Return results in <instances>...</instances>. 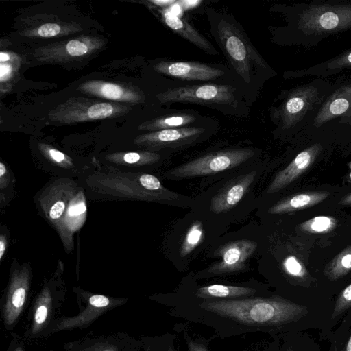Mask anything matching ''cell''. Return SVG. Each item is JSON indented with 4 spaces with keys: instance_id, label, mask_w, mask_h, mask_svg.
<instances>
[{
    "instance_id": "cell-18",
    "label": "cell",
    "mask_w": 351,
    "mask_h": 351,
    "mask_svg": "<svg viewBox=\"0 0 351 351\" xmlns=\"http://www.w3.org/2000/svg\"><path fill=\"white\" fill-rule=\"evenodd\" d=\"M351 270V245L341 252L327 267L326 275L336 280Z\"/></svg>"
},
{
    "instance_id": "cell-19",
    "label": "cell",
    "mask_w": 351,
    "mask_h": 351,
    "mask_svg": "<svg viewBox=\"0 0 351 351\" xmlns=\"http://www.w3.org/2000/svg\"><path fill=\"white\" fill-rule=\"evenodd\" d=\"M196 118L189 114H170L152 121L147 128L160 130L183 128L195 121Z\"/></svg>"
},
{
    "instance_id": "cell-7",
    "label": "cell",
    "mask_w": 351,
    "mask_h": 351,
    "mask_svg": "<svg viewBox=\"0 0 351 351\" xmlns=\"http://www.w3.org/2000/svg\"><path fill=\"white\" fill-rule=\"evenodd\" d=\"M162 103L185 102L236 106L235 89L229 85L206 84L172 88L158 96Z\"/></svg>"
},
{
    "instance_id": "cell-20",
    "label": "cell",
    "mask_w": 351,
    "mask_h": 351,
    "mask_svg": "<svg viewBox=\"0 0 351 351\" xmlns=\"http://www.w3.org/2000/svg\"><path fill=\"white\" fill-rule=\"evenodd\" d=\"M204 236L202 223L194 221L189 228L180 250L182 257L190 254L202 241Z\"/></svg>"
},
{
    "instance_id": "cell-12",
    "label": "cell",
    "mask_w": 351,
    "mask_h": 351,
    "mask_svg": "<svg viewBox=\"0 0 351 351\" xmlns=\"http://www.w3.org/2000/svg\"><path fill=\"white\" fill-rule=\"evenodd\" d=\"M351 69V47L339 55L317 64L303 69L289 71L285 73L286 78H300L314 77L327 79V77Z\"/></svg>"
},
{
    "instance_id": "cell-38",
    "label": "cell",
    "mask_w": 351,
    "mask_h": 351,
    "mask_svg": "<svg viewBox=\"0 0 351 351\" xmlns=\"http://www.w3.org/2000/svg\"><path fill=\"white\" fill-rule=\"evenodd\" d=\"M5 250V242L3 236L1 237L0 241V259H1Z\"/></svg>"
},
{
    "instance_id": "cell-36",
    "label": "cell",
    "mask_w": 351,
    "mask_h": 351,
    "mask_svg": "<svg viewBox=\"0 0 351 351\" xmlns=\"http://www.w3.org/2000/svg\"><path fill=\"white\" fill-rule=\"evenodd\" d=\"M49 153L53 159L57 162H61L64 159V154L58 150L51 149Z\"/></svg>"
},
{
    "instance_id": "cell-37",
    "label": "cell",
    "mask_w": 351,
    "mask_h": 351,
    "mask_svg": "<svg viewBox=\"0 0 351 351\" xmlns=\"http://www.w3.org/2000/svg\"><path fill=\"white\" fill-rule=\"evenodd\" d=\"M339 204L341 205H351V193L344 196L340 201Z\"/></svg>"
},
{
    "instance_id": "cell-40",
    "label": "cell",
    "mask_w": 351,
    "mask_h": 351,
    "mask_svg": "<svg viewBox=\"0 0 351 351\" xmlns=\"http://www.w3.org/2000/svg\"><path fill=\"white\" fill-rule=\"evenodd\" d=\"M5 172H6L5 166L3 165V163L0 162V176L2 177L5 174Z\"/></svg>"
},
{
    "instance_id": "cell-24",
    "label": "cell",
    "mask_w": 351,
    "mask_h": 351,
    "mask_svg": "<svg viewBox=\"0 0 351 351\" xmlns=\"http://www.w3.org/2000/svg\"><path fill=\"white\" fill-rule=\"evenodd\" d=\"M113 108L110 104L101 103L91 106L88 110V116L91 119H104L110 117Z\"/></svg>"
},
{
    "instance_id": "cell-26",
    "label": "cell",
    "mask_w": 351,
    "mask_h": 351,
    "mask_svg": "<svg viewBox=\"0 0 351 351\" xmlns=\"http://www.w3.org/2000/svg\"><path fill=\"white\" fill-rule=\"evenodd\" d=\"M26 291L23 287L16 289L11 299V306L14 311H19L23 306L25 300Z\"/></svg>"
},
{
    "instance_id": "cell-23",
    "label": "cell",
    "mask_w": 351,
    "mask_h": 351,
    "mask_svg": "<svg viewBox=\"0 0 351 351\" xmlns=\"http://www.w3.org/2000/svg\"><path fill=\"white\" fill-rule=\"evenodd\" d=\"M283 267L293 276L302 278L306 274L304 267L294 256H287L283 262Z\"/></svg>"
},
{
    "instance_id": "cell-17",
    "label": "cell",
    "mask_w": 351,
    "mask_h": 351,
    "mask_svg": "<svg viewBox=\"0 0 351 351\" xmlns=\"http://www.w3.org/2000/svg\"><path fill=\"white\" fill-rule=\"evenodd\" d=\"M86 88L94 94H97L100 96L110 99L134 100L137 99L136 98H138L136 95L132 94L131 93L125 92L119 86L112 83H98L94 82L93 83H90Z\"/></svg>"
},
{
    "instance_id": "cell-25",
    "label": "cell",
    "mask_w": 351,
    "mask_h": 351,
    "mask_svg": "<svg viewBox=\"0 0 351 351\" xmlns=\"http://www.w3.org/2000/svg\"><path fill=\"white\" fill-rule=\"evenodd\" d=\"M68 53L73 56H80L88 51L87 46L77 40H70L66 45Z\"/></svg>"
},
{
    "instance_id": "cell-13",
    "label": "cell",
    "mask_w": 351,
    "mask_h": 351,
    "mask_svg": "<svg viewBox=\"0 0 351 351\" xmlns=\"http://www.w3.org/2000/svg\"><path fill=\"white\" fill-rule=\"evenodd\" d=\"M161 17L163 23L176 34L209 54H217L211 43L184 19L168 10L161 12Z\"/></svg>"
},
{
    "instance_id": "cell-28",
    "label": "cell",
    "mask_w": 351,
    "mask_h": 351,
    "mask_svg": "<svg viewBox=\"0 0 351 351\" xmlns=\"http://www.w3.org/2000/svg\"><path fill=\"white\" fill-rule=\"evenodd\" d=\"M89 302L95 307H105L109 304V300L104 295H95L89 298Z\"/></svg>"
},
{
    "instance_id": "cell-14",
    "label": "cell",
    "mask_w": 351,
    "mask_h": 351,
    "mask_svg": "<svg viewBox=\"0 0 351 351\" xmlns=\"http://www.w3.org/2000/svg\"><path fill=\"white\" fill-rule=\"evenodd\" d=\"M204 131L200 127H184L159 130L147 136V141L165 147H178L189 143L198 138Z\"/></svg>"
},
{
    "instance_id": "cell-32",
    "label": "cell",
    "mask_w": 351,
    "mask_h": 351,
    "mask_svg": "<svg viewBox=\"0 0 351 351\" xmlns=\"http://www.w3.org/2000/svg\"><path fill=\"white\" fill-rule=\"evenodd\" d=\"M188 348L189 351H208L204 345L193 340H188Z\"/></svg>"
},
{
    "instance_id": "cell-1",
    "label": "cell",
    "mask_w": 351,
    "mask_h": 351,
    "mask_svg": "<svg viewBox=\"0 0 351 351\" xmlns=\"http://www.w3.org/2000/svg\"><path fill=\"white\" fill-rule=\"evenodd\" d=\"M291 43L311 48L332 35L351 29V2L314 1L290 7Z\"/></svg>"
},
{
    "instance_id": "cell-5",
    "label": "cell",
    "mask_w": 351,
    "mask_h": 351,
    "mask_svg": "<svg viewBox=\"0 0 351 351\" xmlns=\"http://www.w3.org/2000/svg\"><path fill=\"white\" fill-rule=\"evenodd\" d=\"M254 154V151L250 148L215 152L171 169L168 172V176L171 180H181L212 175L234 168L246 162Z\"/></svg>"
},
{
    "instance_id": "cell-16",
    "label": "cell",
    "mask_w": 351,
    "mask_h": 351,
    "mask_svg": "<svg viewBox=\"0 0 351 351\" xmlns=\"http://www.w3.org/2000/svg\"><path fill=\"white\" fill-rule=\"evenodd\" d=\"M256 293L251 287L214 284L199 287L195 295L206 300H230L250 297Z\"/></svg>"
},
{
    "instance_id": "cell-42",
    "label": "cell",
    "mask_w": 351,
    "mask_h": 351,
    "mask_svg": "<svg viewBox=\"0 0 351 351\" xmlns=\"http://www.w3.org/2000/svg\"><path fill=\"white\" fill-rule=\"evenodd\" d=\"M348 167H349V168H350V169L351 171V162H348ZM350 178H351V171H350Z\"/></svg>"
},
{
    "instance_id": "cell-31",
    "label": "cell",
    "mask_w": 351,
    "mask_h": 351,
    "mask_svg": "<svg viewBox=\"0 0 351 351\" xmlns=\"http://www.w3.org/2000/svg\"><path fill=\"white\" fill-rule=\"evenodd\" d=\"M86 210V206L84 203H80L77 205L71 206L69 210L70 215L75 216L84 213Z\"/></svg>"
},
{
    "instance_id": "cell-22",
    "label": "cell",
    "mask_w": 351,
    "mask_h": 351,
    "mask_svg": "<svg viewBox=\"0 0 351 351\" xmlns=\"http://www.w3.org/2000/svg\"><path fill=\"white\" fill-rule=\"evenodd\" d=\"M351 307V284L346 287L339 295L332 313V318L341 315Z\"/></svg>"
},
{
    "instance_id": "cell-3",
    "label": "cell",
    "mask_w": 351,
    "mask_h": 351,
    "mask_svg": "<svg viewBox=\"0 0 351 351\" xmlns=\"http://www.w3.org/2000/svg\"><path fill=\"white\" fill-rule=\"evenodd\" d=\"M300 134L317 140L351 139V73L332 82L328 94Z\"/></svg>"
},
{
    "instance_id": "cell-39",
    "label": "cell",
    "mask_w": 351,
    "mask_h": 351,
    "mask_svg": "<svg viewBox=\"0 0 351 351\" xmlns=\"http://www.w3.org/2000/svg\"><path fill=\"white\" fill-rule=\"evenodd\" d=\"M8 59H9V56L7 53H3V52H1L0 53V60L1 62L7 61V60H8Z\"/></svg>"
},
{
    "instance_id": "cell-10",
    "label": "cell",
    "mask_w": 351,
    "mask_h": 351,
    "mask_svg": "<svg viewBox=\"0 0 351 351\" xmlns=\"http://www.w3.org/2000/svg\"><path fill=\"white\" fill-rule=\"evenodd\" d=\"M256 175L254 170L232 180L211 199V211L219 214L234 207L247 192Z\"/></svg>"
},
{
    "instance_id": "cell-2",
    "label": "cell",
    "mask_w": 351,
    "mask_h": 351,
    "mask_svg": "<svg viewBox=\"0 0 351 351\" xmlns=\"http://www.w3.org/2000/svg\"><path fill=\"white\" fill-rule=\"evenodd\" d=\"M200 307L241 325L261 329L287 324L308 312L305 306L277 296L206 300Z\"/></svg>"
},
{
    "instance_id": "cell-9",
    "label": "cell",
    "mask_w": 351,
    "mask_h": 351,
    "mask_svg": "<svg viewBox=\"0 0 351 351\" xmlns=\"http://www.w3.org/2000/svg\"><path fill=\"white\" fill-rule=\"evenodd\" d=\"M323 149L322 143L316 141L300 152L285 169L275 176L266 193L278 192L296 180L314 163Z\"/></svg>"
},
{
    "instance_id": "cell-41",
    "label": "cell",
    "mask_w": 351,
    "mask_h": 351,
    "mask_svg": "<svg viewBox=\"0 0 351 351\" xmlns=\"http://www.w3.org/2000/svg\"><path fill=\"white\" fill-rule=\"evenodd\" d=\"M344 351H351V336L346 343Z\"/></svg>"
},
{
    "instance_id": "cell-43",
    "label": "cell",
    "mask_w": 351,
    "mask_h": 351,
    "mask_svg": "<svg viewBox=\"0 0 351 351\" xmlns=\"http://www.w3.org/2000/svg\"><path fill=\"white\" fill-rule=\"evenodd\" d=\"M169 351H174L172 348H170Z\"/></svg>"
},
{
    "instance_id": "cell-4",
    "label": "cell",
    "mask_w": 351,
    "mask_h": 351,
    "mask_svg": "<svg viewBox=\"0 0 351 351\" xmlns=\"http://www.w3.org/2000/svg\"><path fill=\"white\" fill-rule=\"evenodd\" d=\"M328 79L314 77L311 81L285 90L282 102L274 110L279 129L289 134L300 133L331 89Z\"/></svg>"
},
{
    "instance_id": "cell-6",
    "label": "cell",
    "mask_w": 351,
    "mask_h": 351,
    "mask_svg": "<svg viewBox=\"0 0 351 351\" xmlns=\"http://www.w3.org/2000/svg\"><path fill=\"white\" fill-rule=\"evenodd\" d=\"M217 32L227 58L245 82H250L252 64L267 67V63L234 25L222 20L217 25Z\"/></svg>"
},
{
    "instance_id": "cell-21",
    "label": "cell",
    "mask_w": 351,
    "mask_h": 351,
    "mask_svg": "<svg viewBox=\"0 0 351 351\" xmlns=\"http://www.w3.org/2000/svg\"><path fill=\"white\" fill-rule=\"evenodd\" d=\"M335 218L327 216L315 217L303 223L300 227L304 231L311 233L328 232L336 226Z\"/></svg>"
},
{
    "instance_id": "cell-45",
    "label": "cell",
    "mask_w": 351,
    "mask_h": 351,
    "mask_svg": "<svg viewBox=\"0 0 351 351\" xmlns=\"http://www.w3.org/2000/svg\"><path fill=\"white\" fill-rule=\"evenodd\" d=\"M106 351H109V350H106Z\"/></svg>"
},
{
    "instance_id": "cell-44",
    "label": "cell",
    "mask_w": 351,
    "mask_h": 351,
    "mask_svg": "<svg viewBox=\"0 0 351 351\" xmlns=\"http://www.w3.org/2000/svg\"><path fill=\"white\" fill-rule=\"evenodd\" d=\"M16 351H21V350L20 349H17Z\"/></svg>"
},
{
    "instance_id": "cell-29",
    "label": "cell",
    "mask_w": 351,
    "mask_h": 351,
    "mask_svg": "<svg viewBox=\"0 0 351 351\" xmlns=\"http://www.w3.org/2000/svg\"><path fill=\"white\" fill-rule=\"evenodd\" d=\"M65 204L64 202L62 201H58L56 202L50 209L49 216L52 219H57L60 217L64 209Z\"/></svg>"
},
{
    "instance_id": "cell-27",
    "label": "cell",
    "mask_w": 351,
    "mask_h": 351,
    "mask_svg": "<svg viewBox=\"0 0 351 351\" xmlns=\"http://www.w3.org/2000/svg\"><path fill=\"white\" fill-rule=\"evenodd\" d=\"M60 27L55 23H46L38 29V34L42 37H52L59 34Z\"/></svg>"
},
{
    "instance_id": "cell-34",
    "label": "cell",
    "mask_w": 351,
    "mask_h": 351,
    "mask_svg": "<svg viewBox=\"0 0 351 351\" xmlns=\"http://www.w3.org/2000/svg\"><path fill=\"white\" fill-rule=\"evenodd\" d=\"M151 3L160 7H167L178 3L176 0H151Z\"/></svg>"
},
{
    "instance_id": "cell-30",
    "label": "cell",
    "mask_w": 351,
    "mask_h": 351,
    "mask_svg": "<svg viewBox=\"0 0 351 351\" xmlns=\"http://www.w3.org/2000/svg\"><path fill=\"white\" fill-rule=\"evenodd\" d=\"M47 314H48L47 308L44 305L40 306L37 308L36 313H35L34 318H35L36 322L38 324L43 323L47 317Z\"/></svg>"
},
{
    "instance_id": "cell-8",
    "label": "cell",
    "mask_w": 351,
    "mask_h": 351,
    "mask_svg": "<svg viewBox=\"0 0 351 351\" xmlns=\"http://www.w3.org/2000/svg\"><path fill=\"white\" fill-rule=\"evenodd\" d=\"M257 245L252 240L240 239L221 245L213 253V256L221 259L211 265L207 269L208 273L219 275L243 270L246 261L255 252Z\"/></svg>"
},
{
    "instance_id": "cell-15",
    "label": "cell",
    "mask_w": 351,
    "mask_h": 351,
    "mask_svg": "<svg viewBox=\"0 0 351 351\" xmlns=\"http://www.w3.org/2000/svg\"><path fill=\"white\" fill-rule=\"evenodd\" d=\"M328 195L325 191L298 194L278 202L270 207L267 212L270 214H282L294 212L314 206L325 199Z\"/></svg>"
},
{
    "instance_id": "cell-11",
    "label": "cell",
    "mask_w": 351,
    "mask_h": 351,
    "mask_svg": "<svg viewBox=\"0 0 351 351\" xmlns=\"http://www.w3.org/2000/svg\"><path fill=\"white\" fill-rule=\"evenodd\" d=\"M160 73L186 80H210L224 74L223 71L196 62L162 61L156 65Z\"/></svg>"
},
{
    "instance_id": "cell-33",
    "label": "cell",
    "mask_w": 351,
    "mask_h": 351,
    "mask_svg": "<svg viewBox=\"0 0 351 351\" xmlns=\"http://www.w3.org/2000/svg\"><path fill=\"white\" fill-rule=\"evenodd\" d=\"M141 155L136 152L128 153L124 156V160L128 163H135L139 161Z\"/></svg>"
},
{
    "instance_id": "cell-35",
    "label": "cell",
    "mask_w": 351,
    "mask_h": 351,
    "mask_svg": "<svg viewBox=\"0 0 351 351\" xmlns=\"http://www.w3.org/2000/svg\"><path fill=\"white\" fill-rule=\"evenodd\" d=\"M11 72V67L8 64H1L0 69V77L1 81L5 79V77L8 76Z\"/></svg>"
}]
</instances>
